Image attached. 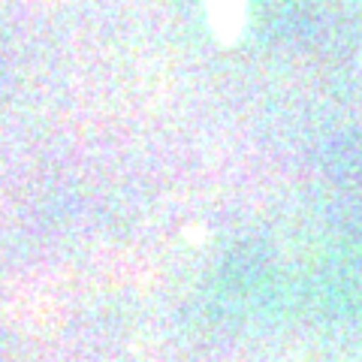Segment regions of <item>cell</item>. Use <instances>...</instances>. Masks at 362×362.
I'll return each instance as SVG.
<instances>
[{
  "mask_svg": "<svg viewBox=\"0 0 362 362\" xmlns=\"http://www.w3.org/2000/svg\"><path fill=\"white\" fill-rule=\"evenodd\" d=\"M245 9H247L245 0H209V21L223 42H230L242 33Z\"/></svg>",
  "mask_w": 362,
  "mask_h": 362,
  "instance_id": "1",
  "label": "cell"
}]
</instances>
